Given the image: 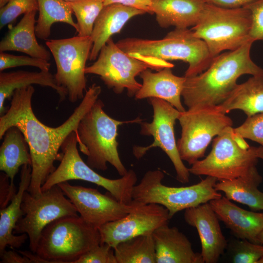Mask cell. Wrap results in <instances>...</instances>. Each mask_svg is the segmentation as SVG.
I'll return each instance as SVG.
<instances>
[{
	"instance_id": "obj_1",
	"label": "cell",
	"mask_w": 263,
	"mask_h": 263,
	"mask_svg": "<svg viewBox=\"0 0 263 263\" xmlns=\"http://www.w3.org/2000/svg\"><path fill=\"white\" fill-rule=\"evenodd\" d=\"M34 92L32 85L15 91L9 109L0 117V139L12 126L23 133L32 159L31 179L27 191L37 196L42 193V186L56 169L54 162L61 158L58 151L63 142L72 132H76L80 121L98 99L101 88L95 83L92 84L72 114L56 127L47 126L36 117L32 107Z\"/></svg>"
},
{
	"instance_id": "obj_2",
	"label": "cell",
	"mask_w": 263,
	"mask_h": 263,
	"mask_svg": "<svg viewBox=\"0 0 263 263\" xmlns=\"http://www.w3.org/2000/svg\"><path fill=\"white\" fill-rule=\"evenodd\" d=\"M252 41L214 57L200 74L186 77L182 96L188 109L216 106L223 103L237 85L242 75L263 77V69L250 57Z\"/></svg>"
},
{
	"instance_id": "obj_3",
	"label": "cell",
	"mask_w": 263,
	"mask_h": 263,
	"mask_svg": "<svg viewBox=\"0 0 263 263\" xmlns=\"http://www.w3.org/2000/svg\"><path fill=\"white\" fill-rule=\"evenodd\" d=\"M116 44L130 56L151 63L166 65L167 60L187 62L186 77L205 71L214 57L205 41L195 37L188 28H175L160 39L127 38Z\"/></svg>"
},
{
	"instance_id": "obj_4",
	"label": "cell",
	"mask_w": 263,
	"mask_h": 263,
	"mask_svg": "<svg viewBox=\"0 0 263 263\" xmlns=\"http://www.w3.org/2000/svg\"><path fill=\"white\" fill-rule=\"evenodd\" d=\"M104 107L103 101L98 99L82 118L76 132L77 143L80 151L87 156L86 163L91 168L105 171L108 163L122 176L128 170L118 152V128L124 124L140 123L142 119L117 120L107 114Z\"/></svg>"
},
{
	"instance_id": "obj_5",
	"label": "cell",
	"mask_w": 263,
	"mask_h": 263,
	"mask_svg": "<svg viewBox=\"0 0 263 263\" xmlns=\"http://www.w3.org/2000/svg\"><path fill=\"white\" fill-rule=\"evenodd\" d=\"M101 244L98 228L80 216L58 218L42 230L35 254L44 263H75Z\"/></svg>"
},
{
	"instance_id": "obj_6",
	"label": "cell",
	"mask_w": 263,
	"mask_h": 263,
	"mask_svg": "<svg viewBox=\"0 0 263 263\" xmlns=\"http://www.w3.org/2000/svg\"><path fill=\"white\" fill-rule=\"evenodd\" d=\"M259 159L256 147L249 146L231 126L216 136L210 153L188 170L193 175L212 176L218 181L232 180L257 171Z\"/></svg>"
},
{
	"instance_id": "obj_7",
	"label": "cell",
	"mask_w": 263,
	"mask_h": 263,
	"mask_svg": "<svg viewBox=\"0 0 263 263\" xmlns=\"http://www.w3.org/2000/svg\"><path fill=\"white\" fill-rule=\"evenodd\" d=\"M164 173L159 169L149 170L132 192V201L141 205L156 204L169 211L171 219L177 212L196 207L222 197L215 188L218 180L209 176L193 185L187 187H169L162 180Z\"/></svg>"
},
{
	"instance_id": "obj_8",
	"label": "cell",
	"mask_w": 263,
	"mask_h": 263,
	"mask_svg": "<svg viewBox=\"0 0 263 263\" xmlns=\"http://www.w3.org/2000/svg\"><path fill=\"white\" fill-rule=\"evenodd\" d=\"M251 24L250 12L244 7L225 8L205 3L198 22L191 30L215 57L223 51L235 50L251 41Z\"/></svg>"
},
{
	"instance_id": "obj_9",
	"label": "cell",
	"mask_w": 263,
	"mask_h": 263,
	"mask_svg": "<svg viewBox=\"0 0 263 263\" xmlns=\"http://www.w3.org/2000/svg\"><path fill=\"white\" fill-rule=\"evenodd\" d=\"M77 144L76 134L73 131L63 142L60 164L42 186V192L63 182L79 180L97 185L106 189L118 201L130 204L132 201V190L137 180L135 172L130 169L120 178H106L83 161L79 154Z\"/></svg>"
},
{
	"instance_id": "obj_10",
	"label": "cell",
	"mask_w": 263,
	"mask_h": 263,
	"mask_svg": "<svg viewBox=\"0 0 263 263\" xmlns=\"http://www.w3.org/2000/svg\"><path fill=\"white\" fill-rule=\"evenodd\" d=\"M178 120L181 127L178 152L181 159L190 165L205 156L214 137L233 125L232 119L216 106L188 109L180 113Z\"/></svg>"
},
{
	"instance_id": "obj_11",
	"label": "cell",
	"mask_w": 263,
	"mask_h": 263,
	"mask_svg": "<svg viewBox=\"0 0 263 263\" xmlns=\"http://www.w3.org/2000/svg\"><path fill=\"white\" fill-rule=\"evenodd\" d=\"M45 44L56 63L57 85L66 91L71 102L82 99L87 90L86 63L93 44L91 36L49 39Z\"/></svg>"
},
{
	"instance_id": "obj_12",
	"label": "cell",
	"mask_w": 263,
	"mask_h": 263,
	"mask_svg": "<svg viewBox=\"0 0 263 263\" xmlns=\"http://www.w3.org/2000/svg\"><path fill=\"white\" fill-rule=\"evenodd\" d=\"M148 68L157 71L163 69L158 64L130 56L111 38L101 48L96 61L86 67L85 72L99 76L115 94H120L126 90L128 96L132 97L142 87L135 77Z\"/></svg>"
},
{
	"instance_id": "obj_13",
	"label": "cell",
	"mask_w": 263,
	"mask_h": 263,
	"mask_svg": "<svg viewBox=\"0 0 263 263\" xmlns=\"http://www.w3.org/2000/svg\"><path fill=\"white\" fill-rule=\"evenodd\" d=\"M21 209L24 215L17 223L14 234H26L30 251L34 253L41 232L48 224L61 217L78 215L74 204L57 185L37 196L26 190L23 194Z\"/></svg>"
},
{
	"instance_id": "obj_14",
	"label": "cell",
	"mask_w": 263,
	"mask_h": 263,
	"mask_svg": "<svg viewBox=\"0 0 263 263\" xmlns=\"http://www.w3.org/2000/svg\"><path fill=\"white\" fill-rule=\"evenodd\" d=\"M149 98L153 109V119L150 123L142 121L139 123L140 133L152 136L153 142L147 147L134 146L133 155L139 159L150 149L160 148L171 161L177 180L183 184L187 183L189 181L190 172L180 156L174 134V125L181 112L163 99Z\"/></svg>"
},
{
	"instance_id": "obj_15",
	"label": "cell",
	"mask_w": 263,
	"mask_h": 263,
	"mask_svg": "<svg viewBox=\"0 0 263 263\" xmlns=\"http://www.w3.org/2000/svg\"><path fill=\"white\" fill-rule=\"evenodd\" d=\"M57 185L74 204L79 216L97 228L124 217L139 205L133 201L130 204L123 203L96 189L72 185L68 181Z\"/></svg>"
},
{
	"instance_id": "obj_16",
	"label": "cell",
	"mask_w": 263,
	"mask_h": 263,
	"mask_svg": "<svg viewBox=\"0 0 263 263\" xmlns=\"http://www.w3.org/2000/svg\"><path fill=\"white\" fill-rule=\"evenodd\" d=\"M124 217L98 228L101 244L112 247L134 237L150 235L158 228L168 224V210L156 204L141 205Z\"/></svg>"
},
{
	"instance_id": "obj_17",
	"label": "cell",
	"mask_w": 263,
	"mask_h": 263,
	"mask_svg": "<svg viewBox=\"0 0 263 263\" xmlns=\"http://www.w3.org/2000/svg\"><path fill=\"white\" fill-rule=\"evenodd\" d=\"M185 222L196 228L204 263H216L227 246L219 219L209 202L185 210Z\"/></svg>"
},
{
	"instance_id": "obj_18",
	"label": "cell",
	"mask_w": 263,
	"mask_h": 263,
	"mask_svg": "<svg viewBox=\"0 0 263 263\" xmlns=\"http://www.w3.org/2000/svg\"><path fill=\"white\" fill-rule=\"evenodd\" d=\"M219 220L239 239L261 244L258 239L263 230V212L242 208L225 196L209 202Z\"/></svg>"
},
{
	"instance_id": "obj_19",
	"label": "cell",
	"mask_w": 263,
	"mask_h": 263,
	"mask_svg": "<svg viewBox=\"0 0 263 263\" xmlns=\"http://www.w3.org/2000/svg\"><path fill=\"white\" fill-rule=\"evenodd\" d=\"M152 235L156 263H204L201 253L193 251L187 237L176 227L164 225Z\"/></svg>"
},
{
	"instance_id": "obj_20",
	"label": "cell",
	"mask_w": 263,
	"mask_h": 263,
	"mask_svg": "<svg viewBox=\"0 0 263 263\" xmlns=\"http://www.w3.org/2000/svg\"><path fill=\"white\" fill-rule=\"evenodd\" d=\"M171 68L166 67L156 73L148 69L142 72L139 75L143 83L134 96L135 98H160L169 102L180 112L185 111L181 96L186 78L175 75Z\"/></svg>"
},
{
	"instance_id": "obj_21",
	"label": "cell",
	"mask_w": 263,
	"mask_h": 263,
	"mask_svg": "<svg viewBox=\"0 0 263 263\" xmlns=\"http://www.w3.org/2000/svg\"><path fill=\"white\" fill-rule=\"evenodd\" d=\"M31 172L30 165H24L22 167L18 191L12 197L10 204L0 209V254L7 246L12 249L19 248L28 238L25 233L15 235L14 230L18 221L24 215L21 203L23 194L30 184Z\"/></svg>"
},
{
	"instance_id": "obj_22",
	"label": "cell",
	"mask_w": 263,
	"mask_h": 263,
	"mask_svg": "<svg viewBox=\"0 0 263 263\" xmlns=\"http://www.w3.org/2000/svg\"><path fill=\"white\" fill-rule=\"evenodd\" d=\"M146 13L119 3L104 6L95 20L91 36L93 44L89 60H96L103 46L113 35L120 32L129 20Z\"/></svg>"
},
{
	"instance_id": "obj_23",
	"label": "cell",
	"mask_w": 263,
	"mask_h": 263,
	"mask_svg": "<svg viewBox=\"0 0 263 263\" xmlns=\"http://www.w3.org/2000/svg\"><path fill=\"white\" fill-rule=\"evenodd\" d=\"M204 0H152L151 10L162 28H188L198 22Z\"/></svg>"
},
{
	"instance_id": "obj_24",
	"label": "cell",
	"mask_w": 263,
	"mask_h": 263,
	"mask_svg": "<svg viewBox=\"0 0 263 263\" xmlns=\"http://www.w3.org/2000/svg\"><path fill=\"white\" fill-rule=\"evenodd\" d=\"M36 13L33 11L24 14L20 21L9 30L0 42V52L18 51L49 61L50 52L37 39Z\"/></svg>"
},
{
	"instance_id": "obj_25",
	"label": "cell",
	"mask_w": 263,
	"mask_h": 263,
	"mask_svg": "<svg viewBox=\"0 0 263 263\" xmlns=\"http://www.w3.org/2000/svg\"><path fill=\"white\" fill-rule=\"evenodd\" d=\"M33 84L50 87L58 94L59 101L65 99L67 96L66 91L58 86L54 75L49 71L30 72L17 71L10 72H0V114L4 113V103L11 98L15 90Z\"/></svg>"
},
{
	"instance_id": "obj_26",
	"label": "cell",
	"mask_w": 263,
	"mask_h": 263,
	"mask_svg": "<svg viewBox=\"0 0 263 263\" xmlns=\"http://www.w3.org/2000/svg\"><path fill=\"white\" fill-rule=\"evenodd\" d=\"M0 147V170L9 178L15 188L14 178L20 167L32 165L29 146L23 133L15 126L11 127L3 135Z\"/></svg>"
},
{
	"instance_id": "obj_27",
	"label": "cell",
	"mask_w": 263,
	"mask_h": 263,
	"mask_svg": "<svg viewBox=\"0 0 263 263\" xmlns=\"http://www.w3.org/2000/svg\"><path fill=\"white\" fill-rule=\"evenodd\" d=\"M216 107L225 114L240 110L247 117L263 113V77L252 76L237 84L228 97Z\"/></svg>"
},
{
	"instance_id": "obj_28",
	"label": "cell",
	"mask_w": 263,
	"mask_h": 263,
	"mask_svg": "<svg viewBox=\"0 0 263 263\" xmlns=\"http://www.w3.org/2000/svg\"><path fill=\"white\" fill-rule=\"evenodd\" d=\"M262 180L257 171L246 176L219 181L215 188L224 192L229 200L245 205L252 211L263 210V192L258 188Z\"/></svg>"
},
{
	"instance_id": "obj_29",
	"label": "cell",
	"mask_w": 263,
	"mask_h": 263,
	"mask_svg": "<svg viewBox=\"0 0 263 263\" xmlns=\"http://www.w3.org/2000/svg\"><path fill=\"white\" fill-rule=\"evenodd\" d=\"M39 16L35 27L37 37L43 39L51 34V27L56 22L67 23L77 33L78 27L73 19V12L68 2L63 0H38Z\"/></svg>"
},
{
	"instance_id": "obj_30",
	"label": "cell",
	"mask_w": 263,
	"mask_h": 263,
	"mask_svg": "<svg viewBox=\"0 0 263 263\" xmlns=\"http://www.w3.org/2000/svg\"><path fill=\"white\" fill-rule=\"evenodd\" d=\"M117 263H156L152 234L139 235L113 247Z\"/></svg>"
},
{
	"instance_id": "obj_31",
	"label": "cell",
	"mask_w": 263,
	"mask_h": 263,
	"mask_svg": "<svg viewBox=\"0 0 263 263\" xmlns=\"http://www.w3.org/2000/svg\"><path fill=\"white\" fill-rule=\"evenodd\" d=\"M104 0H75L68 1L77 20V36H91Z\"/></svg>"
},
{
	"instance_id": "obj_32",
	"label": "cell",
	"mask_w": 263,
	"mask_h": 263,
	"mask_svg": "<svg viewBox=\"0 0 263 263\" xmlns=\"http://www.w3.org/2000/svg\"><path fill=\"white\" fill-rule=\"evenodd\" d=\"M38 11V0H9L0 9V29L15 22L22 14Z\"/></svg>"
},
{
	"instance_id": "obj_33",
	"label": "cell",
	"mask_w": 263,
	"mask_h": 263,
	"mask_svg": "<svg viewBox=\"0 0 263 263\" xmlns=\"http://www.w3.org/2000/svg\"><path fill=\"white\" fill-rule=\"evenodd\" d=\"M263 256V244H254L245 239H239L233 244L232 263H257Z\"/></svg>"
},
{
	"instance_id": "obj_34",
	"label": "cell",
	"mask_w": 263,
	"mask_h": 263,
	"mask_svg": "<svg viewBox=\"0 0 263 263\" xmlns=\"http://www.w3.org/2000/svg\"><path fill=\"white\" fill-rule=\"evenodd\" d=\"M33 66L41 71H49L50 63L45 59L27 56H17L0 52V71L19 66Z\"/></svg>"
},
{
	"instance_id": "obj_35",
	"label": "cell",
	"mask_w": 263,
	"mask_h": 263,
	"mask_svg": "<svg viewBox=\"0 0 263 263\" xmlns=\"http://www.w3.org/2000/svg\"><path fill=\"white\" fill-rule=\"evenodd\" d=\"M234 130L241 137L257 142L263 147V113L247 117Z\"/></svg>"
},
{
	"instance_id": "obj_36",
	"label": "cell",
	"mask_w": 263,
	"mask_h": 263,
	"mask_svg": "<svg viewBox=\"0 0 263 263\" xmlns=\"http://www.w3.org/2000/svg\"><path fill=\"white\" fill-rule=\"evenodd\" d=\"M75 263H117L114 249L106 244L94 247L78 259Z\"/></svg>"
},
{
	"instance_id": "obj_37",
	"label": "cell",
	"mask_w": 263,
	"mask_h": 263,
	"mask_svg": "<svg viewBox=\"0 0 263 263\" xmlns=\"http://www.w3.org/2000/svg\"><path fill=\"white\" fill-rule=\"evenodd\" d=\"M244 7L250 11L251 15L249 40L253 42L257 40L263 41V0H258Z\"/></svg>"
},
{
	"instance_id": "obj_38",
	"label": "cell",
	"mask_w": 263,
	"mask_h": 263,
	"mask_svg": "<svg viewBox=\"0 0 263 263\" xmlns=\"http://www.w3.org/2000/svg\"><path fill=\"white\" fill-rule=\"evenodd\" d=\"M152 0H104V6L113 3H119L138 10L146 13L153 14L151 10Z\"/></svg>"
},
{
	"instance_id": "obj_39",
	"label": "cell",
	"mask_w": 263,
	"mask_h": 263,
	"mask_svg": "<svg viewBox=\"0 0 263 263\" xmlns=\"http://www.w3.org/2000/svg\"><path fill=\"white\" fill-rule=\"evenodd\" d=\"M16 193L10 186L8 177L3 172L0 174V208L6 207Z\"/></svg>"
},
{
	"instance_id": "obj_40",
	"label": "cell",
	"mask_w": 263,
	"mask_h": 263,
	"mask_svg": "<svg viewBox=\"0 0 263 263\" xmlns=\"http://www.w3.org/2000/svg\"><path fill=\"white\" fill-rule=\"evenodd\" d=\"M208 4L225 8L244 7L258 0H204Z\"/></svg>"
},
{
	"instance_id": "obj_41",
	"label": "cell",
	"mask_w": 263,
	"mask_h": 263,
	"mask_svg": "<svg viewBox=\"0 0 263 263\" xmlns=\"http://www.w3.org/2000/svg\"><path fill=\"white\" fill-rule=\"evenodd\" d=\"M0 263H31V261L26 256H21L13 250H5L0 254Z\"/></svg>"
},
{
	"instance_id": "obj_42",
	"label": "cell",
	"mask_w": 263,
	"mask_h": 263,
	"mask_svg": "<svg viewBox=\"0 0 263 263\" xmlns=\"http://www.w3.org/2000/svg\"><path fill=\"white\" fill-rule=\"evenodd\" d=\"M256 153L257 157L263 160V147H256Z\"/></svg>"
},
{
	"instance_id": "obj_43",
	"label": "cell",
	"mask_w": 263,
	"mask_h": 263,
	"mask_svg": "<svg viewBox=\"0 0 263 263\" xmlns=\"http://www.w3.org/2000/svg\"><path fill=\"white\" fill-rule=\"evenodd\" d=\"M258 239L261 244H263V230L259 234L258 236Z\"/></svg>"
},
{
	"instance_id": "obj_44",
	"label": "cell",
	"mask_w": 263,
	"mask_h": 263,
	"mask_svg": "<svg viewBox=\"0 0 263 263\" xmlns=\"http://www.w3.org/2000/svg\"><path fill=\"white\" fill-rule=\"evenodd\" d=\"M9 0H0V8L4 6Z\"/></svg>"
},
{
	"instance_id": "obj_45",
	"label": "cell",
	"mask_w": 263,
	"mask_h": 263,
	"mask_svg": "<svg viewBox=\"0 0 263 263\" xmlns=\"http://www.w3.org/2000/svg\"><path fill=\"white\" fill-rule=\"evenodd\" d=\"M257 263H263V256L259 260Z\"/></svg>"
},
{
	"instance_id": "obj_46",
	"label": "cell",
	"mask_w": 263,
	"mask_h": 263,
	"mask_svg": "<svg viewBox=\"0 0 263 263\" xmlns=\"http://www.w3.org/2000/svg\"><path fill=\"white\" fill-rule=\"evenodd\" d=\"M63 0L68 2V1H72L75 0Z\"/></svg>"
}]
</instances>
